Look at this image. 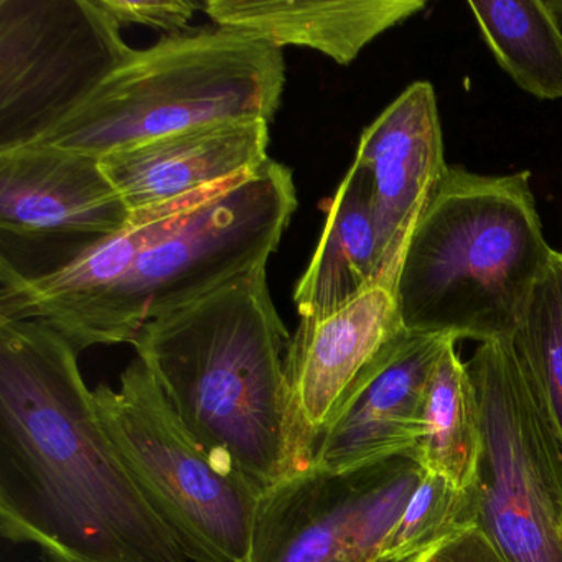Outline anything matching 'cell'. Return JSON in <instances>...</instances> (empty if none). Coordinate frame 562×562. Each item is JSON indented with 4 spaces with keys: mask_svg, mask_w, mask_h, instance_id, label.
<instances>
[{
    "mask_svg": "<svg viewBox=\"0 0 562 562\" xmlns=\"http://www.w3.org/2000/svg\"><path fill=\"white\" fill-rule=\"evenodd\" d=\"M423 473L403 453L350 472L308 469L265 490L248 562H381Z\"/></svg>",
    "mask_w": 562,
    "mask_h": 562,
    "instance_id": "obj_9",
    "label": "cell"
},
{
    "mask_svg": "<svg viewBox=\"0 0 562 562\" xmlns=\"http://www.w3.org/2000/svg\"><path fill=\"white\" fill-rule=\"evenodd\" d=\"M512 341L562 460V251L549 255Z\"/></svg>",
    "mask_w": 562,
    "mask_h": 562,
    "instance_id": "obj_19",
    "label": "cell"
},
{
    "mask_svg": "<svg viewBox=\"0 0 562 562\" xmlns=\"http://www.w3.org/2000/svg\"><path fill=\"white\" fill-rule=\"evenodd\" d=\"M289 341L265 262L147 322L133 347L200 446L265 492L311 469L295 437Z\"/></svg>",
    "mask_w": 562,
    "mask_h": 562,
    "instance_id": "obj_2",
    "label": "cell"
},
{
    "mask_svg": "<svg viewBox=\"0 0 562 562\" xmlns=\"http://www.w3.org/2000/svg\"><path fill=\"white\" fill-rule=\"evenodd\" d=\"M94 404L108 436L192 562H248L262 490L220 467L183 426L140 358Z\"/></svg>",
    "mask_w": 562,
    "mask_h": 562,
    "instance_id": "obj_6",
    "label": "cell"
},
{
    "mask_svg": "<svg viewBox=\"0 0 562 562\" xmlns=\"http://www.w3.org/2000/svg\"><path fill=\"white\" fill-rule=\"evenodd\" d=\"M269 123L222 121L123 147L101 166L131 215L182 202L269 162Z\"/></svg>",
    "mask_w": 562,
    "mask_h": 562,
    "instance_id": "obj_14",
    "label": "cell"
},
{
    "mask_svg": "<svg viewBox=\"0 0 562 562\" xmlns=\"http://www.w3.org/2000/svg\"><path fill=\"white\" fill-rule=\"evenodd\" d=\"M403 330L393 289L386 285L322 321H299L285 353V376L295 437L308 467L322 437Z\"/></svg>",
    "mask_w": 562,
    "mask_h": 562,
    "instance_id": "obj_11",
    "label": "cell"
},
{
    "mask_svg": "<svg viewBox=\"0 0 562 562\" xmlns=\"http://www.w3.org/2000/svg\"><path fill=\"white\" fill-rule=\"evenodd\" d=\"M295 209L291 169L269 160L187 213L169 235L140 252L121 281L55 330L78 353L100 345H133L147 322L268 262Z\"/></svg>",
    "mask_w": 562,
    "mask_h": 562,
    "instance_id": "obj_5",
    "label": "cell"
},
{
    "mask_svg": "<svg viewBox=\"0 0 562 562\" xmlns=\"http://www.w3.org/2000/svg\"><path fill=\"white\" fill-rule=\"evenodd\" d=\"M101 8L123 27L144 25L169 32L170 35L186 34L196 11L205 8V2L193 0H169V2H137V0H98Z\"/></svg>",
    "mask_w": 562,
    "mask_h": 562,
    "instance_id": "obj_21",
    "label": "cell"
},
{
    "mask_svg": "<svg viewBox=\"0 0 562 562\" xmlns=\"http://www.w3.org/2000/svg\"><path fill=\"white\" fill-rule=\"evenodd\" d=\"M133 222L101 160L54 144L0 153V269L27 281L58 271Z\"/></svg>",
    "mask_w": 562,
    "mask_h": 562,
    "instance_id": "obj_10",
    "label": "cell"
},
{
    "mask_svg": "<svg viewBox=\"0 0 562 562\" xmlns=\"http://www.w3.org/2000/svg\"><path fill=\"white\" fill-rule=\"evenodd\" d=\"M456 344L447 345L430 376L414 457L424 472L443 476L459 488H473L483 449L482 414Z\"/></svg>",
    "mask_w": 562,
    "mask_h": 562,
    "instance_id": "obj_17",
    "label": "cell"
},
{
    "mask_svg": "<svg viewBox=\"0 0 562 562\" xmlns=\"http://www.w3.org/2000/svg\"><path fill=\"white\" fill-rule=\"evenodd\" d=\"M0 532L44 562H190L42 321L0 318Z\"/></svg>",
    "mask_w": 562,
    "mask_h": 562,
    "instance_id": "obj_1",
    "label": "cell"
},
{
    "mask_svg": "<svg viewBox=\"0 0 562 562\" xmlns=\"http://www.w3.org/2000/svg\"><path fill=\"white\" fill-rule=\"evenodd\" d=\"M133 54L98 0H0V153L41 143Z\"/></svg>",
    "mask_w": 562,
    "mask_h": 562,
    "instance_id": "obj_8",
    "label": "cell"
},
{
    "mask_svg": "<svg viewBox=\"0 0 562 562\" xmlns=\"http://www.w3.org/2000/svg\"><path fill=\"white\" fill-rule=\"evenodd\" d=\"M551 251L529 172L449 166L394 276L401 324L457 341L513 337Z\"/></svg>",
    "mask_w": 562,
    "mask_h": 562,
    "instance_id": "obj_3",
    "label": "cell"
},
{
    "mask_svg": "<svg viewBox=\"0 0 562 562\" xmlns=\"http://www.w3.org/2000/svg\"><path fill=\"white\" fill-rule=\"evenodd\" d=\"M480 35L503 71L538 100H562V29L548 0L473 2Z\"/></svg>",
    "mask_w": 562,
    "mask_h": 562,
    "instance_id": "obj_18",
    "label": "cell"
},
{
    "mask_svg": "<svg viewBox=\"0 0 562 562\" xmlns=\"http://www.w3.org/2000/svg\"><path fill=\"white\" fill-rule=\"evenodd\" d=\"M381 284L380 243L370 182L351 164L338 186L324 232L294 291L302 322L322 321Z\"/></svg>",
    "mask_w": 562,
    "mask_h": 562,
    "instance_id": "obj_16",
    "label": "cell"
},
{
    "mask_svg": "<svg viewBox=\"0 0 562 562\" xmlns=\"http://www.w3.org/2000/svg\"><path fill=\"white\" fill-rule=\"evenodd\" d=\"M353 164L370 182L381 284L393 289L409 233L449 169L429 81L409 85L361 133Z\"/></svg>",
    "mask_w": 562,
    "mask_h": 562,
    "instance_id": "obj_12",
    "label": "cell"
},
{
    "mask_svg": "<svg viewBox=\"0 0 562 562\" xmlns=\"http://www.w3.org/2000/svg\"><path fill=\"white\" fill-rule=\"evenodd\" d=\"M465 364L482 414L476 526L508 562H562V460L512 337Z\"/></svg>",
    "mask_w": 562,
    "mask_h": 562,
    "instance_id": "obj_7",
    "label": "cell"
},
{
    "mask_svg": "<svg viewBox=\"0 0 562 562\" xmlns=\"http://www.w3.org/2000/svg\"><path fill=\"white\" fill-rule=\"evenodd\" d=\"M424 9V0H206L203 11L223 31L278 48H312L350 65L381 34Z\"/></svg>",
    "mask_w": 562,
    "mask_h": 562,
    "instance_id": "obj_15",
    "label": "cell"
},
{
    "mask_svg": "<svg viewBox=\"0 0 562 562\" xmlns=\"http://www.w3.org/2000/svg\"><path fill=\"white\" fill-rule=\"evenodd\" d=\"M552 11H554L555 18H558L559 25L562 29V0H548Z\"/></svg>",
    "mask_w": 562,
    "mask_h": 562,
    "instance_id": "obj_23",
    "label": "cell"
},
{
    "mask_svg": "<svg viewBox=\"0 0 562 562\" xmlns=\"http://www.w3.org/2000/svg\"><path fill=\"white\" fill-rule=\"evenodd\" d=\"M479 516L476 486L459 488L443 476L424 472L384 542L381 562H406L479 525Z\"/></svg>",
    "mask_w": 562,
    "mask_h": 562,
    "instance_id": "obj_20",
    "label": "cell"
},
{
    "mask_svg": "<svg viewBox=\"0 0 562 562\" xmlns=\"http://www.w3.org/2000/svg\"><path fill=\"white\" fill-rule=\"evenodd\" d=\"M446 335L404 328L315 449L311 469L350 472L416 452L424 401Z\"/></svg>",
    "mask_w": 562,
    "mask_h": 562,
    "instance_id": "obj_13",
    "label": "cell"
},
{
    "mask_svg": "<svg viewBox=\"0 0 562 562\" xmlns=\"http://www.w3.org/2000/svg\"><path fill=\"white\" fill-rule=\"evenodd\" d=\"M406 562H508L479 528L465 529Z\"/></svg>",
    "mask_w": 562,
    "mask_h": 562,
    "instance_id": "obj_22",
    "label": "cell"
},
{
    "mask_svg": "<svg viewBox=\"0 0 562 562\" xmlns=\"http://www.w3.org/2000/svg\"><path fill=\"white\" fill-rule=\"evenodd\" d=\"M285 83L282 48L236 32L169 35L134 50L41 143L88 156L222 121L271 124Z\"/></svg>",
    "mask_w": 562,
    "mask_h": 562,
    "instance_id": "obj_4",
    "label": "cell"
}]
</instances>
